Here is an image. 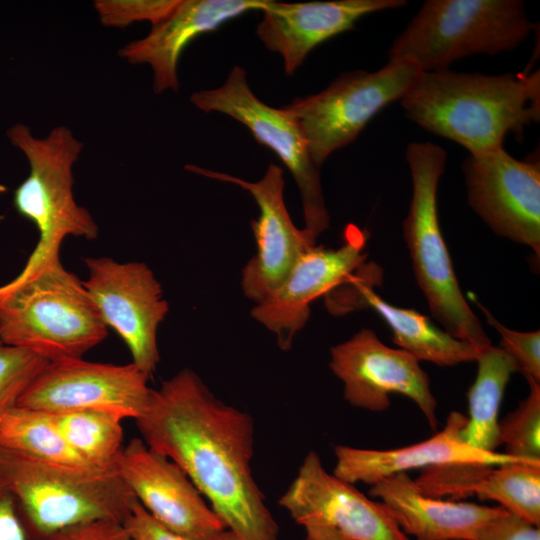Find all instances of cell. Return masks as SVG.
I'll list each match as a JSON object with an SVG mask.
<instances>
[{"label": "cell", "mask_w": 540, "mask_h": 540, "mask_svg": "<svg viewBox=\"0 0 540 540\" xmlns=\"http://www.w3.org/2000/svg\"><path fill=\"white\" fill-rule=\"evenodd\" d=\"M7 135L30 165L28 177L14 191L13 203L39 231L37 245L19 273L25 275L60 259V247L67 236L95 239L98 226L74 199L72 168L83 144L71 130L57 126L45 138H38L28 126L18 123Z\"/></svg>", "instance_id": "obj_7"}, {"label": "cell", "mask_w": 540, "mask_h": 540, "mask_svg": "<svg viewBox=\"0 0 540 540\" xmlns=\"http://www.w3.org/2000/svg\"><path fill=\"white\" fill-rule=\"evenodd\" d=\"M446 159L445 150L431 142L407 146L412 198L403 222L404 239L433 317L450 335L482 348L490 340L460 289L438 218L437 191Z\"/></svg>", "instance_id": "obj_6"}, {"label": "cell", "mask_w": 540, "mask_h": 540, "mask_svg": "<svg viewBox=\"0 0 540 540\" xmlns=\"http://www.w3.org/2000/svg\"><path fill=\"white\" fill-rule=\"evenodd\" d=\"M148 379L132 362L115 365L83 358L49 362L17 406L50 413L95 410L136 420L150 398Z\"/></svg>", "instance_id": "obj_12"}, {"label": "cell", "mask_w": 540, "mask_h": 540, "mask_svg": "<svg viewBox=\"0 0 540 540\" xmlns=\"http://www.w3.org/2000/svg\"><path fill=\"white\" fill-rule=\"evenodd\" d=\"M132 540H193L173 533L159 524L137 501L132 512L123 522ZM209 540H239L230 530H225Z\"/></svg>", "instance_id": "obj_31"}, {"label": "cell", "mask_w": 540, "mask_h": 540, "mask_svg": "<svg viewBox=\"0 0 540 540\" xmlns=\"http://www.w3.org/2000/svg\"><path fill=\"white\" fill-rule=\"evenodd\" d=\"M179 0H96L94 8L103 26L123 29L134 22L152 26L165 19Z\"/></svg>", "instance_id": "obj_29"}, {"label": "cell", "mask_w": 540, "mask_h": 540, "mask_svg": "<svg viewBox=\"0 0 540 540\" xmlns=\"http://www.w3.org/2000/svg\"><path fill=\"white\" fill-rule=\"evenodd\" d=\"M421 72L407 61H389L375 72H346L324 90L296 98L285 108L297 120L313 161L321 167L333 152L352 143L379 111L401 100Z\"/></svg>", "instance_id": "obj_8"}, {"label": "cell", "mask_w": 540, "mask_h": 540, "mask_svg": "<svg viewBox=\"0 0 540 540\" xmlns=\"http://www.w3.org/2000/svg\"><path fill=\"white\" fill-rule=\"evenodd\" d=\"M405 4L403 0H269L261 10L256 34L269 51L282 57L285 73L292 75L316 46L352 29L360 18Z\"/></svg>", "instance_id": "obj_19"}, {"label": "cell", "mask_w": 540, "mask_h": 540, "mask_svg": "<svg viewBox=\"0 0 540 540\" xmlns=\"http://www.w3.org/2000/svg\"><path fill=\"white\" fill-rule=\"evenodd\" d=\"M107 328L83 281L60 259L0 286V339L48 362L83 358Z\"/></svg>", "instance_id": "obj_3"}, {"label": "cell", "mask_w": 540, "mask_h": 540, "mask_svg": "<svg viewBox=\"0 0 540 540\" xmlns=\"http://www.w3.org/2000/svg\"><path fill=\"white\" fill-rule=\"evenodd\" d=\"M190 101L204 112L225 114L249 129L271 149L293 176L302 202L304 229L316 240L329 228L320 167L313 161L304 134L290 111L265 104L251 90L245 70L234 66L225 82L193 93Z\"/></svg>", "instance_id": "obj_9"}, {"label": "cell", "mask_w": 540, "mask_h": 540, "mask_svg": "<svg viewBox=\"0 0 540 540\" xmlns=\"http://www.w3.org/2000/svg\"><path fill=\"white\" fill-rule=\"evenodd\" d=\"M83 281L107 327L127 345L132 363L149 377L160 360L157 332L169 310L161 284L142 262L121 263L109 257L86 258Z\"/></svg>", "instance_id": "obj_11"}, {"label": "cell", "mask_w": 540, "mask_h": 540, "mask_svg": "<svg viewBox=\"0 0 540 540\" xmlns=\"http://www.w3.org/2000/svg\"><path fill=\"white\" fill-rule=\"evenodd\" d=\"M185 169L240 186L256 201L260 213L251 222L256 252L242 270L241 287L247 298L255 304L261 302L281 285L298 259L316 245V240L305 229L297 228L289 215L283 197L282 168L269 164L256 182L191 164Z\"/></svg>", "instance_id": "obj_15"}, {"label": "cell", "mask_w": 540, "mask_h": 540, "mask_svg": "<svg viewBox=\"0 0 540 540\" xmlns=\"http://www.w3.org/2000/svg\"><path fill=\"white\" fill-rule=\"evenodd\" d=\"M366 235L351 226L337 249L313 246L295 263L285 280L268 297L255 304L252 317L277 338L280 349L291 348L296 333L310 316V305L352 280L366 258Z\"/></svg>", "instance_id": "obj_17"}, {"label": "cell", "mask_w": 540, "mask_h": 540, "mask_svg": "<svg viewBox=\"0 0 540 540\" xmlns=\"http://www.w3.org/2000/svg\"><path fill=\"white\" fill-rule=\"evenodd\" d=\"M405 535L416 540H477L482 529L506 510L470 502L442 500L422 493L408 473L386 477L371 486Z\"/></svg>", "instance_id": "obj_22"}, {"label": "cell", "mask_w": 540, "mask_h": 540, "mask_svg": "<svg viewBox=\"0 0 540 540\" xmlns=\"http://www.w3.org/2000/svg\"><path fill=\"white\" fill-rule=\"evenodd\" d=\"M279 505L306 540H408L388 507L328 473L310 451Z\"/></svg>", "instance_id": "obj_10"}, {"label": "cell", "mask_w": 540, "mask_h": 540, "mask_svg": "<svg viewBox=\"0 0 540 540\" xmlns=\"http://www.w3.org/2000/svg\"><path fill=\"white\" fill-rule=\"evenodd\" d=\"M144 443L176 463L239 540H277L251 470L252 417L225 404L191 369L152 389L135 420Z\"/></svg>", "instance_id": "obj_1"}, {"label": "cell", "mask_w": 540, "mask_h": 540, "mask_svg": "<svg viewBox=\"0 0 540 540\" xmlns=\"http://www.w3.org/2000/svg\"><path fill=\"white\" fill-rule=\"evenodd\" d=\"M477 540H540V527L505 511L482 529Z\"/></svg>", "instance_id": "obj_33"}, {"label": "cell", "mask_w": 540, "mask_h": 540, "mask_svg": "<svg viewBox=\"0 0 540 540\" xmlns=\"http://www.w3.org/2000/svg\"><path fill=\"white\" fill-rule=\"evenodd\" d=\"M329 367L342 381L344 399L350 405L380 412L389 407L390 394H401L436 429L437 401L427 373L410 353L385 345L372 330L363 328L332 347Z\"/></svg>", "instance_id": "obj_13"}, {"label": "cell", "mask_w": 540, "mask_h": 540, "mask_svg": "<svg viewBox=\"0 0 540 540\" xmlns=\"http://www.w3.org/2000/svg\"><path fill=\"white\" fill-rule=\"evenodd\" d=\"M328 310L343 314L357 308H372L386 322L393 342L419 362L440 367L475 361L481 348L438 328L429 317L408 308L389 304L372 288L369 274H358L326 297Z\"/></svg>", "instance_id": "obj_21"}, {"label": "cell", "mask_w": 540, "mask_h": 540, "mask_svg": "<svg viewBox=\"0 0 540 540\" xmlns=\"http://www.w3.org/2000/svg\"><path fill=\"white\" fill-rule=\"evenodd\" d=\"M467 417L453 411L443 429L432 437L413 445L377 450L339 445L334 448L336 464L333 474L350 484L362 482L370 486L380 480L413 469H427L455 464L499 466L531 462L505 453L485 452L467 445L461 433ZM540 463V462H535Z\"/></svg>", "instance_id": "obj_18"}, {"label": "cell", "mask_w": 540, "mask_h": 540, "mask_svg": "<svg viewBox=\"0 0 540 540\" xmlns=\"http://www.w3.org/2000/svg\"><path fill=\"white\" fill-rule=\"evenodd\" d=\"M477 374L467 393L468 416L462 439L472 448L496 452L499 443V411L516 362L500 347H482L475 360Z\"/></svg>", "instance_id": "obj_24"}, {"label": "cell", "mask_w": 540, "mask_h": 540, "mask_svg": "<svg viewBox=\"0 0 540 540\" xmlns=\"http://www.w3.org/2000/svg\"><path fill=\"white\" fill-rule=\"evenodd\" d=\"M0 540H28L15 500L0 479Z\"/></svg>", "instance_id": "obj_34"}, {"label": "cell", "mask_w": 540, "mask_h": 540, "mask_svg": "<svg viewBox=\"0 0 540 540\" xmlns=\"http://www.w3.org/2000/svg\"><path fill=\"white\" fill-rule=\"evenodd\" d=\"M477 307L485 315L486 321L499 333L500 348L516 362L519 371L525 378L540 382V332H519L502 325L494 316L470 296Z\"/></svg>", "instance_id": "obj_30"}, {"label": "cell", "mask_w": 540, "mask_h": 540, "mask_svg": "<svg viewBox=\"0 0 540 540\" xmlns=\"http://www.w3.org/2000/svg\"><path fill=\"white\" fill-rule=\"evenodd\" d=\"M269 0H179L174 10L152 26L144 38L132 41L119 55L132 64H149L155 93L178 91L177 67L184 49L198 36L253 10Z\"/></svg>", "instance_id": "obj_20"}, {"label": "cell", "mask_w": 540, "mask_h": 540, "mask_svg": "<svg viewBox=\"0 0 540 540\" xmlns=\"http://www.w3.org/2000/svg\"><path fill=\"white\" fill-rule=\"evenodd\" d=\"M48 363L0 339V413L18 405L24 391Z\"/></svg>", "instance_id": "obj_28"}, {"label": "cell", "mask_w": 540, "mask_h": 540, "mask_svg": "<svg viewBox=\"0 0 540 540\" xmlns=\"http://www.w3.org/2000/svg\"><path fill=\"white\" fill-rule=\"evenodd\" d=\"M419 486L436 498L476 495L495 501L507 512L540 527V463L437 466L421 473Z\"/></svg>", "instance_id": "obj_23"}, {"label": "cell", "mask_w": 540, "mask_h": 540, "mask_svg": "<svg viewBox=\"0 0 540 540\" xmlns=\"http://www.w3.org/2000/svg\"><path fill=\"white\" fill-rule=\"evenodd\" d=\"M468 203L499 236L540 255V165L504 148L469 154L462 164Z\"/></svg>", "instance_id": "obj_14"}, {"label": "cell", "mask_w": 540, "mask_h": 540, "mask_svg": "<svg viewBox=\"0 0 540 540\" xmlns=\"http://www.w3.org/2000/svg\"><path fill=\"white\" fill-rule=\"evenodd\" d=\"M0 479L15 500L28 540L95 520L123 523L137 502L115 469L51 463L1 445Z\"/></svg>", "instance_id": "obj_4"}, {"label": "cell", "mask_w": 540, "mask_h": 540, "mask_svg": "<svg viewBox=\"0 0 540 540\" xmlns=\"http://www.w3.org/2000/svg\"><path fill=\"white\" fill-rule=\"evenodd\" d=\"M114 468L141 506L169 531L209 540L227 530L185 472L142 439L123 446Z\"/></svg>", "instance_id": "obj_16"}, {"label": "cell", "mask_w": 540, "mask_h": 540, "mask_svg": "<svg viewBox=\"0 0 540 540\" xmlns=\"http://www.w3.org/2000/svg\"><path fill=\"white\" fill-rule=\"evenodd\" d=\"M51 414L65 440L88 464L96 469H115L123 448L122 418L95 410Z\"/></svg>", "instance_id": "obj_26"}, {"label": "cell", "mask_w": 540, "mask_h": 540, "mask_svg": "<svg viewBox=\"0 0 540 540\" xmlns=\"http://www.w3.org/2000/svg\"><path fill=\"white\" fill-rule=\"evenodd\" d=\"M0 445L38 460L96 469L68 444L52 414L42 410L15 406L0 413Z\"/></svg>", "instance_id": "obj_25"}, {"label": "cell", "mask_w": 540, "mask_h": 540, "mask_svg": "<svg viewBox=\"0 0 540 540\" xmlns=\"http://www.w3.org/2000/svg\"><path fill=\"white\" fill-rule=\"evenodd\" d=\"M408 119L430 133L482 153L503 148L540 120V74L421 72L400 100Z\"/></svg>", "instance_id": "obj_2"}, {"label": "cell", "mask_w": 540, "mask_h": 540, "mask_svg": "<svg viewBox=\"0 0 540 540\" xmlns=\"http://www.w3.org/2000/svg\"><path fill=\"white\" fill-rule=\"evenodd\" d=\"M44 540H132L122 522L95 520L64 528Z\"/></svg>", "instance_id": "obj_32"}, {"label": "cell", "mask_w": 540, "mask_h": 540, "mask_svg": "<svg viewBox=\"0 0 540 540\" xmlns=\"http://www.w3.org/2000/svg\"><path fill=\"white\" fill-rule=\"evenodd\" d=\"M526 380L529 394L499 421V443L509 456L540 462V382Z\"/></svg>", "instance_id": "obj_27"}, {"label": "cell", "mask_w": 540, "mask_h": 540, "mask_svg": "<svg viewBox=\"0 0 540 540\" xmlns=\"http://www.w3.org/2000/svg\"><path fill=\"white\" fill-rule=\"evenodd\" d=\"M533 29L520 0H427L388 57L422 72L444 71L463 57L511 51Z\"/></svg>", "instance_id": "obj_5"}]
</instances>
